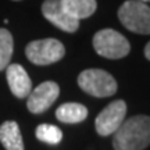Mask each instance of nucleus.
Instances as JSON below:
<instances>
[{
	"label": "nucleus",
	"mask_w": 150,
	"mask_h": 150,
	"mask_svg": "<svg viewBox=\"0 0 150 150\" xmlns=\"http://www.w3.org/2000/svg\"><path fill=\"white\" fill-rule=\"evenodd\" d=\"M92 43L99 56L110 60L124 59L131 52V45L128 39L122 33L108 28L95 33Z\"/></svg>",
	"instance_id": "7ed1b4c3"
},
{
	"label": "nucleus",
	"mask_w": 150,
	"mask_h": 150,
	"mask_svg": "<svg viewBox=\"0 0 150 150\" xmlns=\"http://www.w3.org/2000/svg\"><path fill=\"white\" fill-rule=\"evenodd\" d=\"M13 50H14V40L10 31H7L6 28H0V71H3L10 64Z\"/></svg>",
	"instance_id": "ddd939ff"
},
{
	"label": "nucleus",
	"mask_w": 150,
	"mask_h": 150,
	"mask_svg": "<svg viewBox=\"0 0 150 150\" xmlns=\"http://www.w3.org/2000/svg\"><path fill=\"white\" fill-rule=\"evenodd\" d=\"M65 13L75 20L89 18L97 8L96 0H60Z\"/></svg>",
	"instance_id": "9b49d317"
},
{
	"label": "nucleus",
	"mask_w": 150,
	"mask_h": 150,
	"mask_svg": "<svg viewBox=\"0 0 150 150\" xmlns=\"http://www.w3.org/2000/svg\"><path fill=\"white\" fill-rule=\"evenodd\" d=\"M6 76L11 93L18 99L27 97L32 91V82L25 68L20 64H8L6 67Z\"/></svg>",
	"instance_id": "1a4fd4ad"
},
{
	"label": "nucleus",
	"mask_w": 150,
	"mask_h": 150,
	"mask_svg": "<svg viewBox=\"0 0 150 150\" xmlns=\"http://www.w3.org/2000/svg\"><path fill=\"white\" fill-rule=\"evenodd\" d=\"M42 14L54 27L64 32L74 33L79 28V21L65 13L60 0H45L42 4Z\"/></svg>",
	"instance_id": "6e6552de"
},
{
	"label": "nucleus",
	"mask_w": 150,
	"mask_h": 150,
	"mask_svg": "<svg viewBox=\"0 0 150 150\" xmlns=\"http://www.w3.org/2000/svg\"><path fill=\"white\" fill-rule=\"evenodd\" d=\"M118 20L128 31L150 35V6L139 0H127L118 10Z\"/></svg>",
	"instance_id": "f03ea898"
},
{
	"label": "nucleus",
	"mask_w": 150,
	"mask_h": 150,
	"mask_svg": "<svg viewBox=\"0 0 150 150\" xmlns=\"http://www.w3.org/2000/svg\"><path fill=\"white\" fill-rule=\"evenodd\" d=\"M88 117V108L81 103H64L56 110V118L64 124H78Z\"/></svg>",
	"instance_id": "f8f14e48"
},
{
	"label": "nucleus",
	"mask_w": 150,
	"mask_h": 150,
	"mask_svg": "<svg viewBox=\"0 0 150 150\" xmlns=\"http://www.w3.org/2000/svg\"><path fill=\"white\" fill-rule=\"evenodd\" d=\"M127 115V103L124 100H114L103 108L96 117L95 128L100 136H108L117 131Z\"/></svg>",
	"instance_id": "423d86ee"
},
{
	"label": "nucleus",
	"mask_w": 150,
	"mask_h": 150,
	"mask_svg": "<svg viewBox=\"0 0 150 150\" xmlns=\"http://www.w3.org/2000/svg\"><path fill=\"white\" fill-rule=\"evenodd\" d=\"M150 145V117L135 115L124 120L114 132V150H145Z\"/></svg>",
	"instance_id": "f257e3e1"
},
{
	"label": "nucleus",
	"mask_w": 150,
	"mask_h": 150,
	"mask_svg": "<svg viewBox=\"0 0 150 150\" xmlns=\"http://www.w3.org/2000/svg\"><path fill=\"white\" fill-rule=\"evenodd\" d=\"M60 95V86L53 81H46L28 95L27 107L32 114H40L50 108Z\"/></svg>",
	"instance_id": "0eeeda50"
},
{
	"label": "nucleus",
	"mask_w": 150,
	"mask_h": 150,
	"mask_svg": "<svg viewBox=\"0 0 150 150\" xmlns=\"http://www.w3.org/2000/svg\"><path fill=\"white\" fill-rule=\"evenodd\" d=\"M78 85L82 91L95 97H108L117 92V81L107 71L89 68L78 75Z\"/></svg>",
	"instance_id": "20e7f679"
},
{
	"label": "nucleus",
	"mask_w": 150,
	"mask_h": 150,
	"mask_svg": "<svg viewBox=\"0 0 150 150\" xmlns=\"http://www.w3.org/2000/svg\"><path fill=\"white\" fill-rule=\"evenodd\" d=\"M145 57L150 61V42L146 45V47H145Z\"/></svg>",
	"instance_id": "2eb2a0df"
},
{
	"label": "nucleus",
	"mask_w": 150,
	"mask_h": 150,
	"mask_svg": "<svg viewBox=\"0 0 150 150\" xmlns=\"http://www.w3.org/2000/svg\"><path fill=\"white\" fill-rule=\"evenodd\" d=\"M28 60L36 65H49L59 61L64 57V45L53 38L39 39L28 43L25 49Z\"/></svg>",
	"instance_id": "39448f33"
},
{
	"label": "nucleus",
	"mask_w": 150,
	"mask_h": 150,
	"mask_svg": "<svg viewBox=\"0 0 150 150\" xmlns=\"http://www.w3.org/2000/svg\"><path fill=\"white\" fill-rule=\"evenodd\" d=\"M139 1H143V3H147V1H150V0H139Z\"/></svg>",
	"instance_id": "dca6fc26"
},
{
	"label": "nucleus",
	"mask_w": 150,
	"mask_h": 150,
	"mask_svg": "<svg viewBox=\"0 0 150 150\" xmlns=\"http://www.w3.org/2000/svg\"><path fill=\"white\" fill-rule=\"evenodd\" d=\"M35 135L39 140H42L49 145H59L63 139V132L59 127L52 125V124H40L38 125Z\"/></svg>",
	"instance_id": "4468645a"
},
{
	"label": "nucleus",
	"mask_w": 150,
	"mask_h": 150,
	"mask_svg": "<svg viewBox=\"0 0 150 150\" xmlns=\"http://www.w3.org/2000/svg\"><path fill=\"white\" fill-rule=\"evenodd\" d=\"M0 142L6 150H24L20 127L16 121H6L0 127Z\"/></svg>",
	"instance_id": "9d476101"
}]
</instances>
